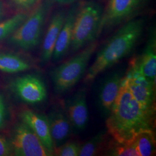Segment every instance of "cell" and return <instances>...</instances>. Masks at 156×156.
I'll return each mask as SVG.
<instances>
[{
  "mask_svg": "<svg viewBox=\"0 0 156 156\" xmlns=\"http://www.w3.org/2000/svg\"><path fill=\"white\" fill-rule=\"evenodd\" d=\"M153 115L135 99L123 79L117 98L106 120L108 133L117 143L132 144L140 132L153 129Z\"/></svg>",
  "mask_w": 156,
  "mask_h": 156,
  "instance_id": "cell-1",
  "label": "cell"
},
{
  "mask_svg": "<svg viewBox=\"0 0 156 156\" xmlns=\"http://www.w3.org/2000/svg\"><path fill=\"white\" fill-rule=\"evenodd\" d=\"M145 24L144 17L133 18L126 22L98 51L94 62L85 74L84 82L93 81L101 73L128 56L140 39Z\"/></svg>",
  "mask_w": 156,
  "mask_h": 156,
  "instance_id": "cell-2",
  "label": "cell"
},
{
  "mask_svg": "<svg viewBox=\"0 0 156 156\" xmlns=\"http://www.w3.org/2000/svg\"><path fill=\"white\" fill-rule=\"evenodd\" d=\"M104 12L102 5L94 1L80 3L70 46L72 52L81 50L100 36Z\"/></svg>",
  "mask_w": 156,
  "mask_h": 156,
  "instance_id": "cell-3",
  "label": "cell"
},
{
  "mask_svg": "<svg viewBox=\"0 0 156 156\" xmlns=\"http://www.w3.org/2000/svg\"><path fill=\"white\" fill-rule=\"evenodd\" d=\"M98 47L96 40L84 47L79 52L51 72L55 90L58 94L68 91L78 83L86 72L88 64Z\"/></svg>",
  "mask_w": 156,
  "mask_h": 156,
  "instance_id": "cell-4",
  "label": "cell"
},
{
  "mask_svg": "<svg viewBox=\"0 0 156 156\" xmlns=\"http://www.w3.org/2000/svg\"><path fill=\"white\" fill-rule=\"evenodd\" d=\"M51 4L45 0L35 7L18 28L8 37L10 45L25 51L32 50L39 44Z\"/></svg>",
  "mask_w": 156,
  "mask_h": 156,
  "instance_id": "cell-5",
  "label": "cell"
},
{
  "mask_svg": "<svg viewBox=\"0 0 156 156\" xmlns=\"http://www.w3.org/2000/svg\"><path fill=\"white\" fill-rule=\"evenodd\" d=\"M123 82L140 105L147 111L154 114L156 84L140 72L136 57L130 60L127 71L123 78Z\"/></svg>",
  "mask_w": 156,
  "mask_h": 156,
  "instance_id": "cell-6",
  "label": "cell"
},
{
  "mask_svg": "<svg viewBox=\"0 0 156 156\" xmlns=\"http://www.w3.org/2000/svg\"><path fill=\"white\" fill-rule=\"evenodd\" d=\"M9 140L15 156H53L33 131L22 120L14 126Z\"/></svg>",
  "mask_w": 156,
  "mask_h": 156,
  "instance_id": "cell-7",
  "label": "cell"
},
{
  "mask_svg": "<svg viewBox=\"0 0 156 156\" xmlns=\"http://www.w3.org/2000/svg\"><path fill=\"white\" fill-rule=\"evenodd\" d=\"M11 89L18 98L30 105L42 103L47 98L48 92L44 82L34 74L15 78L11 83Z\"/></svg>",
  "mask_w": 156,
  "mask_h": 156,
  "instance_id": "cell-8",
  "label": "cell"
},
{
  "mask_svg": "<svg viewBox=\"0 0 156 156\" xmlns=\"http://www.w3.org/2000/svg\"><path fill=\"white\" fill-rule=\"evenodd\" d=\"M145 0H109L104 9L101 24L100 34L104 30L128 21Z\"/></svg>",
  "mask_w": 156,
  "mask_h": 156,
  "instance_id": "cell-9",
  "label": "cell"
},
{
  "mask_svg": "<svg viewBox=\"0 0 156 156\" xmlns=\"http://www.w3.org/2000/svg\"><path fill=\"white\" fill-rule=\"evenodd\" d=\"M65 111L73 127L76 130L82 131L86 128L89 121V110L84 88L79 90L67 101Z\"/></svg>",
  "mask_w": 156,
  "mask_h": 156,
  "instance_id": "cell-10",
  "label": "cell"
},
{
  "mask_svg": "<svg viewBox=\"0 0 156 156\" xmlns=\"http://www.w3.org/2000/svg\"><path fill=\"white\" fill-rule=\"evenodd\" d=\"M80 3L77 2L73 4L67 11L65 20L57 39L51 57L55 62L61 60L70 50L74 23Z\"/></svg>",
  "mask_w": 156,
  "mask_h": 156,
  "instance_id": "cell-11",
  "label": "cell"
},
{
  "mask_svg": "<svg viewBox=\"0 0 156 156\" xmlns=\"http://www.w3.org/2000/svg\"><path fill=\"white\" fill-rule=\"evenodd\" d=\"M20 118L33 131L45 147L54 155L55 146L50 135L48 117L30 109H24L20 112Z\"/></svg>",
  "mask_w": 156,
  "mask_h": 156,
  "instance_id": "cell-12",
  "label": "cell"
},
{
  "mask_svg": "<svg viewBox=\"0 0 156 156\" xmlns=\"http://www.w3.org/2000/svg\"><path fill=\"white\" fill-rule=\"evenodd\" d=\"M50 135L55 147L66 142L72 133V125L66 112L62 109H55L48 116Z\"/></svg>",
  "mask_w": 156,
  "mask_h": 156,
  "instance_id": "cell-13",
  "label": "cell"
},
{
  "mask_svg": "<svg viewBox=\"0 0 156 156\" xmlns=\"http://www.w3.org/2000/svg\"><path fill=\"white\" fill-rule=\"evenodd\" d=\"M67 11L60 10L56 12L51 17L45 33L41 50V60L43 62L51 59L57 39L64 22Z\"/></svg>",
  "mask_w": 156,
  "mask_h": 156,
  "instance_id": "cell-14",
  "label": "cell"
},
{
  "mask_svg": "<svg viewBox=\"0 0 156 156\" xmlns=\"http://www.w3.org/2000/svg\"><path fill=\"white\" fill-rule=\"evenodd\" d=\"M123 73L115 72L109 75L101 84L98 93V101L101 108L108 115L116 100L122 85Z\"/></svg>",
  "mask_w": 156,
  "mask_h": 156,
  "instance_id": "cell-15",
  "label": "cell"
},
{
  "mask_svg": "<svg viewBox=\"0 0 156 156\" xmlns=\"http://www.w3.org/2000/svg\"><path fill=\"white\" fill-rule=\"evenodd\" d=\"M136 60L142 73L151 82L156 84V37L154 31L151 33L145 48Z\"/></svg>",
  "mask_w": 156,
  "mask_h": 156,
  "instance_id": "cell-16",
  "label": "cell"
},
{
  "mask_svg": "<svg viewBox=\"0 0 156 156\" xmlns=\"http://www.w3.org/2000/svg\"><path fill=\"white\" fill-rule=\"evenodd\" d=\"M31 64L22 57L11 53L0 52V71L16 73L30 69Z\"/></svg>",
  "mask_w": 156,
  "mask_h": 156,
  "instance_id": "cell-17",
  "label": "cell"
},
{
  "mask_svg": "<svg viewBox=\"0 0 156 156\" xmlns=\"http://www.w3.org/2000/svg\"><path fill=\"white\" fill-rule=\"evenodd\" d=\"M139 156H151L156 152V138L153 129H146L137 134L133 142Z\"/></svg>",
  "mask_w": 156,
  "mask_h": 156,
  "instance_id": "cell-18",
  "label": "cell"
},
{
  "mask_svg": "<svg viewBox=\"0 0 156 156\" xmlns=\"http://www.w3.org/2000/svg\"><path fill=\"white\" fill-rule=\"evenodd\" d=\"M28 15L20 12L0 22V42L8 39L26 19Z\"/></svg>",
  "mask_w": 156,
  "mask_h": 156,
  "instance_id": "cell-19",
  "label": "cell"
},
{
  "mask_svg": "<svg viewBox=\"0 0 156 156\" xmlns=\"http://www.w3.org/2000/svg\"><path fill=\"white\" fill-rule=\"evenodd\" d=\"M106 135L105 133H100L80 146L78 156H93L96 155L105 144Z\"/></svg>",
  "mask_w": 156,
  "mask_h": 156,
  "instance_id": "cell-20",
  "label": "cell"
},
{
  "mask_svg": "<svg viewBox=\"0 0 156 156\" xmlns=\"http://www.w3.org/2000/svg\"><path fill=\"white\" fill-rule=\"evenodd\" d=\"M107 155L113 156H139L133 144H119L116 141L110 147Z\"/></svg>",
  "mask_w": 156,
  "mask_h": 156,
  "instance_id": "cell-21",
  "label": "cell"
},
{
  "mask_svg": "<svg viewBox=\"0 0 156 156\" xmlns=\"http://www.w3.org/2000/svg\"><path fill=\"white\" fill-rule=\"evenodd\" d=\"M80 146L75 142L64 143L57 147L54 151V155L58 156H78Z\"/></svg>",
  "mask_w": 156,
  "mask_h": 156,
  "instance_id": "cell-22",
  "label": "cell"
},
{
  "mask_svg": "<svg viewBox=\"0 0 156 156\" xmlns=\"http://www.w3.org/2000/svg\"><path fill=\"white\" fill-rule=\"evenodd\" d=\"M12 154L13 153L10 140L0 135V156H11Z\"/></svg>",
  "mask_w": 156,
  "mask_h": 156,
  "instance_id": "cell-23",
  "label": "cell"
},
{
  "mask_svg": "<svg viewBox=\"0 0 156 156\" xmlns=\"http://www.w3.org/2000/svg\"><path fill=\"white\" fill-rule=\"evenodd\" d=\"M7 117V109L4 95L0 94V129L4 127Z\"/></svg>",
  "mask_w": 156,
  "mask_h": 156,
  "instance_id": "cell-24",
  "label": "cell"
},
{
  "mask_svg": "<svg viewBox=\"0 0 156 156\" xmlns=\"http://www.w3.org/2000/svg\"><path fill=\"white\" fill-rule=\"evenodd\" d=\"M39 0H11L17 7L23 10L28 9L37 4Z\"/></svg>",
  "mask_w": 156,
  "mask_h": 156,
  "instance_id": "cell-25",
  "label": "cell"
},
{
  "mask_svg": "<svg viewBox=\"0 0 156 156\" xmlns=\"http://www.w3.org/2000/svg\"><path fill=\"white\" fill-rule=\"evenodd\" d=\"M57 3L61 5H72L77 2L78 0H53Z\"/></svg>",
  "mask_w": 156,
  "mask_h": 156,
  "instance_id": "cell-26",
  "label": "cell"
},
{
  "mask_svg": "<svg viewBox=\"0 0 156 156\" xmlns=\"http://www.w3.org/2000/svg\"><path fill=\"white\" fill-rule=\"evenodd\" d=\"M4 8L2 4L1 3V2L0 1V22L2 21L4 17Z\"/></svg>",
  "mask_w": 156,
  "mask_h": 156,
  "instance_id": "cell-27",
  "label": "cell"
}]
</instances>
